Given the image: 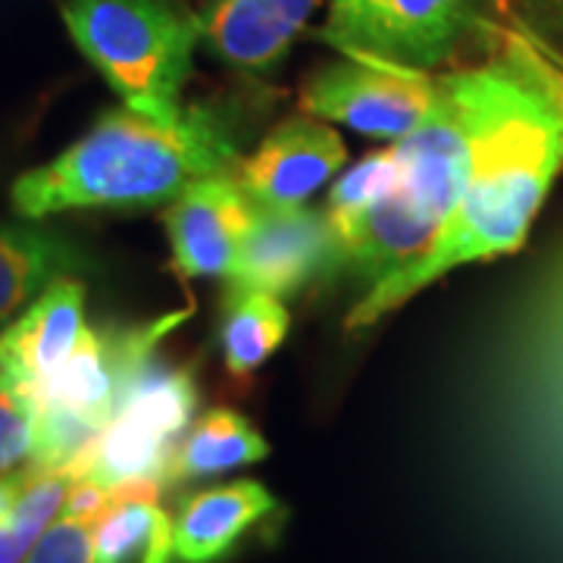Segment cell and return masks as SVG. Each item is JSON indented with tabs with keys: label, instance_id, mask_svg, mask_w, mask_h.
Returning a JSON list of instances; mask_svg holds the SVG:
<instances>
[{
	"label": "cell",
	"instance_id": "1",
	"mask_svg": "<svg viewBox=\"0 0 563 563\" xmlns=\"http://www.w3.org/2000/svg\"><path fill=\"white\" fill-rule=\"evenodd\" d=\"M558 73L561 66L520 32H510L485 60L435 73V98L426 120L398 141L404 179L332 244L325 273L363 282L369 291L426 257L454 217L485 141Z\"/></svg>",
	"mask_w": 563,
	"mask_h": 563
},
{
	"label": "cell",
	"instance_id": "2",
	"mask_svg": "<svg viewBox=\"0 0 563 563\" xmlns=\"http://www.w3.org/2000/svg\"><path fill=\"white\" fill-rule=\"evenodd\" d=\"M235 113L188 103L163 122L120 107L103 113L60 157L13 181V207L29 220L63 210H139L181 198L191 185L242 163Z\"/></svg>",
	"mask_w": 563,
	"mask_h": 563
},
{
	"label": "cell",
	"instance_id": "3",
	"mask_svg": "<svg viewBox=\"0 0 563 563\" xmlns=\"http://www.w3.org/2000/svg\"><path fill=\"white\" fill-rule=\"evenodd\" d=\"M563 169V73L485 141L454 217L429 254L363 291L344 329L354 335L463 263L514 254Z\"/></svg>",
	"mask_w": 563,
	"mask_h": 563
},
{
	"label": "cell",
	"instance_id": "4",
	"mask_svg": "<svg viewBox=\"0 0 563 563\" xmlns=\"http://www.w3.org/2000/svg\"><path fill=\"white\" fill-rule=\"evenodd\" d=\"M63 22L125 107L176 120L201 41L191 0H66Z\"/></svg>",
	"mask_w": 563,
	"mask_h": 563
},
{
	"label": "cell",
	"instance_id": "5",
	"mask_svg": "<svg viewBox=\"0 0 563 563\" xmlns=\"http://www.w3.org/2000/svg\"><path fill=\"white\" fill-rule=\"evenodd\" d=\"M510 32L507 0H329L317 38L351 60L435 76L485 60Z\"/></svg>",
	"mask_w": 563,
	"mask_h": 563
},
{
	"label": "cell",
	"instance_id": "6",
	"mask_svg": "<svg viewBox=\"0 0 563 563\" xmlns=\"http://www.w3.org/2000/svg\"><path fill=\"white\" fill-rule=\"evenodd\" d=\"M432 98V73L344 57L307 79L301 103L310 117L347 125L366 139L404 141L426 120Z\"/></svg>",
	"mask_w": 563,
	"mask_h": 563
},
{
	"label": "cell",
	"instance_id": "7",
	"mask_svg": "<svg viewBox=\"0 0 563 563\" xmlns=\"http://www.w3.org/2000/svg\"><path fill=\"white\" fill-rule=\"evenodd\" d=\"M181 320L185 313H169L147 325H85L73 354L25 398L35 404V410H69L107 426L125 385L154 357L163 335Z\"/></svg>",
	"mask_w": 563,
	"mask_h": 563
},
{
	"label": "cell",
	"instance_id": "8",
	"mask_svg": "<svg viewBox=\"0 0 563 563\" xmlns=\"http://www.w3.org/2000/svg\"><path fill=\"white\" fill-rule=\"evenodd\" d=\"M332 257V235L325 213L298 210H261L244 239L239 261L225 276V298L263 291L273 298L298 295L313 276H322Z\"/></svg>",
	"mask_w": 563,
	"mask_h": 563
},
{
	"label": "cell",
	"instance_id": "9",
	"mask_svg": "<svg viewBox=\"0 0 563 563\" xmlns=\"http://www.w3.org/2000/svg\"><path fill=\"white\" fill-rule=\"evenodd\" d=\"M257 207L239 181V169L191 185L166 210L176 273L185 279L229 276L244 239L254 229Z\"/></svg>",
	"mask_w": 563,
	"mask_h": 563
},
{
	"label": "cell",
	"instance_id": "10",
	"mask_svg": "<svg viewBox=\"0 0 563 563\" xmlns=\"http://www.w3.org/2000/svg\"><path fill=\"white\" fill-rule=\"evenodd\" d=\"M347 161L342 139L317 117H291L239 163V181L261 210H298Z\"/></svg>",
	"mask_w": 563,
	"mask_h": 563
},
{
	"label": "cell",
	"instance_id": "11",
	"mask_svg": "<svg viewBox=\"0 0 563 563\" xmlns=\"http://www.w3.org/2000/svg\"><path fill=\"white\" fill-rule=\"evenodd\" d=\"M85 329V285L54 279L20 320L0 332V383L29 395L60 366Z\"/></svg>",
	"mask_w": 563,
	"mask_h": 563
},
{
	"label": "cell",
	"instance_id": "12",
	"mask_svg": "<svg viewBox=\"0 0 563 563\" xmlns=\"http://www.w3.org/2000/svg\"><path fill=\"white\" fill-rule=\"evenodd\" d=\"M320 0H213L201 13V44L244 73H266L317 13Z\"/></svg>",
	"mask_w": 563,
	"mask_h": 563
},
{
	"label": "cell",
	"instance_id": "13",
	"mask_svg": "<svg viewBox=\"0 0 563 563\" xmlns=\"http://www.w3.org/2000/svg\"><path fill=\"white\" fill-rule=\"evenodd\" d=\"M276 510V498L254 479L188 495L173 517V551L179 563H217L242 536Z\"/></svg>",
	"mask_w": 563,
	"mask_h": 563
},
{
	"label": "cell",
	"instance_id": "14",
	"mask_svg": "<svg viewBox=\"0 0 563 563\" xmlns=\"http://www.w3.org/2000/svg\"><path fill=\"white\" fill-rule=\"evenodd\" d=\"M163 479L113 485V504L91 526L95 563H173V517L161 507Z\"/></svg>",
	"mask_w": 563,
	"mask_h": 563
},
{
	"label": "cell",
	"instance_id": "15",
	"mask_svg": "<svg viewBox=\"0 0 563 563\" xmlns=\"http://www.w3.org/2000/svg\"><path fill=\"white\" fill-rule=\"evenodd\" d=\"M269 448L263 435L239 410H210L185 439H181L163 470V485H181L235 466L263 461Z\"/></svg>",
	"mask_w": 563,
	"mask_h": 563
},
{
	"label": "cell",
	"instance_id": "16",
	"mask_svg": "<svg viewBox=\"0 0 563 563\" xmlns=\"http://www.w3.org/2000/svg\"><path fill=\"white\" fill-rule=\"evenodd\" d=\"M76 266L73 247L29 225L0 229V320Z\"/></svg>",
	"mask_w": 563,
	"mask_h": 563
},
{
	"label": "cell",
	"instance_id": "17",
	"mask_svg": "<svg viewBox=\"0 0 563 563\" xmlns=\"http://www.w3.org/2000/svg\"><path fill=\"white\" fill-rule=\"evenodd\" d=\"M288 310L282 298L247 291L225 298L222 313V357L235 379H247L269 361L288 335Z\"/></svg>",
	"mask_w": 563,
	"mask_h": 563
},
{
	"label": "cell",
	"instance_id": "18",
	"mask_svg": "<svg viewBox=\"0 0 563 563\" xmlns=\"http://www.w3.org/2000/svg\"><path fill=\"white\" fill-rule=\"evenodd\" d=\"M195 407H198V385L191 369L166 366L151 357L132 376V383L125 385L113 413H125L154 429L163 439L179 444L181 432L195 417Z\"/></svg>",
	"mask_w": 563,
	"mask_h": 563
},
{
	"label": "cell",
	"instance_id": "19",
	"mask_svg": "<svg viewBox=\"0 0 563 563\" xmlns=\"http://www.w3.org/2000/svg\"><path fill=\"white\" fill-rule=\"evenodd\" d=\"M404 179V154L401 144L376 151L369 157H363L357 166H351L342 179L332 185L329 203H325V222H329V235L332 244L344 239L357 222L383 203L398 181Z\"/></svg>",
	"mask_w": 563,
	"mask_h": 563
},
{
	"label": "cell",
	"instance_id": "20",
	"mask_svg": "<svg viewBox=\"0 0 563 563\" xmlns=\"http://www.w3.org/2000/svg\"><path fill=\"white\" fill-rule=\"evenodd\" d=\"M73 483L76 479L63 470L57 473L32 470V479L22 488L10 520L0 526V563H22L29 558V551L44 536V529L54 523Z\"/></svg>",
	"mask_w": 563,
	"mask_h": 563
},
{
	"label": "cell",
	"instance_id": "21",
	"mask_svg": "<svg viewBox=\"0 0 563 563\" xmlns=\"http://www.w3.org/2000/svg\"><path fill=\"white\" fill-rule=\"evenodd\" d=\"M514 29L563 69V0H507Z\"/></svg>",
	"mask_w": 563,
	"mask_h": 563
},
{
	"label": "cell",
	"instance_id": "22",
	"mask_svg": "<svg viewBox=\"0 0 563 563\" xmlns=\"http://www.w3.org/2000/svg\"><path fill=\"white\" fill-rule=\"evenodd\" d=\"M35 444V404L0 383V473H10L32 454Z\"/></svg>",
	"mask_w": 563,
	"mask_h": 563
},
{
	"label": "cell",
	"instance_id": "23",
	"mask_svg": "<svg viewBox=\"0 0 563 563\" xmlns=\"http://www.w3.org/2000/svg\"><path fill=\"white\" fill-rule=\"evenodd\" d=\"M25 563H95L91 523L60 517L44 529Z\"/></svg>",
	"mask_w": 563,
	"mask_h": 563
},
{
	"label": "cell",
	"instance_id": "24",
	"mask_svg": "<svg viewBox=\"0 0 563 563\" xmlns=\"http://www.w3.org/2000/svg\"><path fill=\"white\" fill-rule=\"evenodd\" d=\"M110 504H113L110 488H103L98 483H88V479H79V483H73L66 501H63V517H73V520L95 526L107 514Z\"/></svg>",
	"mask_w": 563,
	"mask_h": 563
},
{
	"label": "cell",
	"instance_id": "25",
	"mask_svg": "<svg viewBox=\"0 0 563 563\" xmlns=\"http://www.w3.org/2000/svg\"><path fill=\"white\" fill-rule=\"evenodd\" d=\"M29 479H32V466H25L20 473H0V526L10 520V514H13Z\"/></svg>",
	"mask_w": 563,
	"mask_h": 563
}]
</instances>
